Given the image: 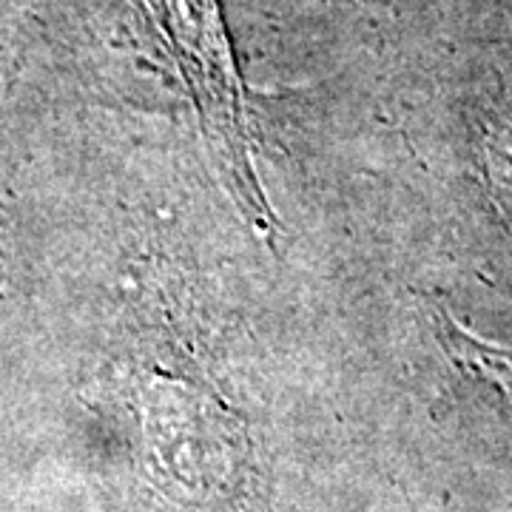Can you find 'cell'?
Masks as SVG:
<instances>
[{"mask_svg": "<svg viewBox=\"0 0 512 512\" xmlns=\"http://www.w3.org/2000/svg\"><path fill=\"white\" fill-rule=\"evenodd\" d=\"M163 29L174 49L177 63L183 66L191 89L197 94L202 120L214 123L225 171L237 183V194L245 200L248 217L259 228H271V214L265 194L256 188L251 140L245 131V106L228 40L222 32L220 9L214 0H163Z\"/></svg>", "mask_w": 512, "mask_h": 512, "instance_id": "obj_1", "label": "cell"}, {"mask_svg": "<svg viewBox=\"0 0 512 512\" xmlns=\"http://www.w3.org/2000/svg\"><path fill=\"white\" fill-rule=\"evenodd\" d=\"M436 333L441 348L453 359V365L461 367L470 376H481L498 384L512 396V350L498 348L490 342H481L470 330H464L453 316L444 311L436 313Z\"/></svg>", "mask_w": 512, "mask_h": 512, "instance_id": "obj_2", "label": "cell"}]
</instances>
